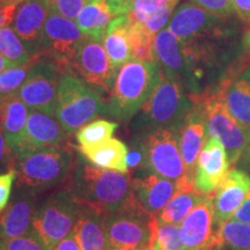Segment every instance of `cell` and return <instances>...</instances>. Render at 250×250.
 <instances>
[{
  "label": "cell",
  "mask_w": 250,
  "mask_h": 250,
  "mask_svg": "<svg viewBox=\"0 0 250 250\" xmlns=\"http://www.w3.org/2000/svg\"><path fill=\"white\" fill-rule=\"evenodd\" d=\"M68 188L80 205L104 215L136 202L129 173L76 165Z\"/></svg>",
  "instance_id": "1"
},
{
  "label": "cell",
  "mask_w": 250,
  "mask_h": 250,
  "mask_svg": "<svg viewBox=\"0 0 250 250\" xmlns=\"http://www.w3.org/2000/svg\"><path fill=\"white\" fill-rule=\"evenodd\" d=\"M161 80L158 62L130 61L116 76L107 110L120 121H129L148 101Z\"/></svg>",
  "instance_id": "2"
},
{
  "label": "cell",
  "mask_w": 250,
  "mask_h": 250,
  "mask_svg": "<svg viewBox=\"0 0 250 250\" xmlns=\"http://www.w3.org/2000/svg\"><path fill=\"white\" fill-rule=\"evenodd\" d=\"M14 170L19 186L37 192L70 186L76 164L68 147H46L18 153Z\"/></svg>",
  "instance_id": "3"
},
{
  "label": "cell",
  "mask_w": 250,
  "mask_h": 250,
  "mask_svg": "<svg viewBox=\"0 0 250 250\" xmlns=\"http://www.w3.org/2000/svg\"><path fill=\"white\" fill-rule=\"evenodd\" d=\"M193 102L180 81L162 76L152 96L143 108L134 127L144 133L158 129L180 131L191 111Z\"/></svg>",
  "instance_id": "4"
},
{
  "label": "cell",
  "mask_w": 250,
  "mask_h": 250,
  "mask_svg": "<svg viewBox=\"0 0 250 250\" xmlns=\"http://www.w3.org/2000/svg\"><path fill=\"white\" fill-rule=\"evenodd\" d=\"M104 109L100 95L88 83L70 71L62 74L58 83L55 116L65 132H76L102 115Z\"/></svg>",
  "instance_id": "5"
},
{
  "label": "cell",
  "mask_w": 250,
  "mask_h": 250,
  "mask_svg": "<svg viewBox=\"0 0 250 250\" xmlns=\"http://www.w3.org/2000/svg\"><path fill=\"white\" fill-rule=\"evenodd\" d=\"M159 219L138 201L104 215V226L112 250H148L154 247Z\"/></svg>",
  "instance_id": "6"
},
{
  "label": "cell",
  "mask_w": 250,
  "mask_h": 250,
  "mask_svg": "<svg viewBox=\"0 0 250 250\" xmlns=\"http://www.w3.org/2000/svg\"><path fill=\"white\" fill-rule=\"evenodd\" d=\"M80 208L81 205L67 187L58 189L37 205L33 229L46 248L52 250L62 240L73 234Z\"/></svg>",
  "instance_id": "7"
},
{
  "label": "cell",
  "mask_w": 250,
  "mask_h": 250,
  "mask_svg": "<svg viewBox=\"0 0 250 250\" xmlns=\"http://www.w3.org/2000/svg\"><path fill=\"white\" fill-rule=\"evenodd\" d=\"M190 98L201 102L208 137H217L224 144L229 162L235 165L245 154L249 134L228 110L219 86L197 95H190Z\"/></svg>",
  "instance_id": "8"
},
{
  "label": "cell",
  "mask_w": 250,
  "mask_h": 250,
  "mask_svg": "<svg viewBox=\"0 0 250 250\" xmlns=\"http://www.w3.org/2000/svg\"><path fill=\"white\" fill-rule=\"evenodd\" d=\"M179 132L158 129L145 133L137 144L143 154L140 168L176 184L190 183L186 177V167L179 147Z\"/></svg>",
  "instance_id": "9"
},
{
  "label": "cell",
  "mask_w": 250,
  "mask_h": 250,
  "mask_svg": "<svg viewBox=\"0 0 250 250\" xmlns=\"http://www.w3.org/2000/svg\"><path fill=\"white\" fill-rule=\"evenodd\" d=\"M65 72L51 59L37 58L17 95L30 110L52 116L56 112L58 83Z\"/></svg>",
  "instance_id": "10"
},
{
  "label": "cell",
  "mask_w": 250,
  "mask_h": 250,
  "mask_svg": "<svg viewBox=\"0 0 250 250\" xmlns=\"http://www.w3.org/2000/svg\"><path fill=\"white\" fill-rule=\"evenodd\" d=\"M83 39L85 35L76 22L59 15L49 14L43 27L36 59L49 58L64 71H70Z\"/></svg>",
  "instance_id": "11"
},
{
  "label": "cell",
  "mask_w": 250,
  "mask_h": 250,
  "mask_svg": "<svg viewBox=\"0 0 250 250\" xmlns=\"http://www.w3.org/2000/svg\"><path fill=\"white\" fill-rule=\"evenodd\" d=\"M221 18L208 13L192 2H184L175 9L168 29L181 43L201 42L221 33Z\"/></svg>",
  "instance_id": "12"
},
{
  "label": "cell",
  "mask_w": 250,
  "mask_h": 250,
  "mask_svg": "<svg viewBox=\"0 0 250 250\" xmlns=\"http://www.w3.org/2000/svg\"><path fill=\"white\" fill-rule=\"evenodd\" d=\"M73 68L89 85L111 92L117 72L101 42L85 36L77 50Z\"/></svg>",
  "instance_id": "13"
},
{
  "label": "cell",
  "mask_w": 250,
  "mask_h": 250,
  "mask_svg": "<svg viewBox=\"0 0 250 250\" xmlns=\"http://www.w3.org/2000/svg\"><path fill=\"white\" fill-rule=\"evenodd\" d=\"M230 167L224 144L217 137H208L197 159L193 187L205 196H212Z\"/></svg>",
  "instance_id": "14"
},
{
  "label": "cell",
  "mask_w": 250,
  "mask_h": 250,
  "mask_svg": "<svg viewBox=\"0 0 250 250\" xmlns=\"http://www.w3.org/2000/svg\"><path fill=\"white\" fill-rule=\"evenodd\" d=\"M19 187L22 189L0 213V240L22 236L33 230V219L40 192L22 186Z\"/></svg>",
  "instance_id": "15"
},
{
  "label": "cell",
  "mask_w": 250,
  "mask_h": 250,
  "mask_svg": "<svg viewBox=\"0 0 250 250\" xmlns=\"http://www.w3.org/2000/svg\"><path fill=\"white\" fill-rule=\"evenodd\" d=\"M191 100L193 107L179 132V147L186 167L187 180L193 183L197 159L208 139V127L201 102Z\"/></svg>",
  "instance_id": "16"
},
{
  "label": "cell",
  "mask_w": 250,
  "mask_h": 250,
  "mask_svg": "<svg viewBox=\"0 0 250 250\" xmlns=\"http://www.w3.org/2000/svg\"><path fill=\"white\" fill-rule=\"evenodd\" d=\"M213 195L196 206L184 219L181 226V237L186 250H214Z\"/></svg>",
  "instance_id": "17"
},
{
  "label": "cell",
  "mask_w": 250,
  "mask_h": 250,
  "mask_svg": "<svg viewBox=\"0 0 250 250\" xmlns=\"http://www.w3.org/2000/svg\"><path fill=\"white\" fill-rule=\"evenodd\" d=\"M250 191V176L246 171L228 170L213 193L214 227L226 223L239 210Z\"/></svg>",
  "instance_id": "18"
},
{
  "label": "cell",
  "mask_w": 250,
  "mask_h": 250,
  "mask_svg": "<svg viewBox=\"0 0 250 250\" xmlns=\"http://www.w3.org/2000/svg\"><path fill=\"white\" fill-rule=\"evenodd\" d=\"M68 134L50 115L31 110L28 115L22 151L46 147H67Z\"/></svg>",
  "instance_id": "19"
},
{
  "label": "cell",
  "mask_w": 250,
  "mask_h": 250,
  "mask_svg": "<svg viewBox=\"0 0 250 250\" xmlns=\"http://www.w3.org/2000/svg\"><path fill=\"white\" fill-rule=\"evenodd\" d=\"M132 189L136 199L148 213L160 215L176 192L177 186L159 175L146 173L133 177Z\"/></svg>",
  "instance_id": "20"
},
{
  "label": "cell",
  "mask_w": 250,
  "mask_h": 250,
  "mask_svg": "<svg viewBox=\"0 0 250 250\" xmlns=\"http://www.w3.org/2000/svg\"><path fill=\"white\" fill-rule=\"evenodd\" d=\"M46 18L48 11L42 0H23L14 14L13 29L23 43H26L35 59Z\"/></svg>",
  "instance_id": "21"
},
{
  "label": "cell",
  "mask_w": 250,
  "mask_h": 250,
  "mask_svg": "<svg viewBox=\"0 0 250 250\" xmlns=\"http://www.w3.org/2000/svg\"><path fill=\"white\" fill-rule=\"evenodd\" d=\"M228 110L250 137V67L219 83Z\"/></svg>",
  "instance_id": "22"
},
{
  "label": "cell",
  "mask_w": 250,
  "mask_h": 250,
  "mask_svg": "<svg viewBox=\"0 0 250 250\" xmlns=\"http://www.w3.org/2000/svg\"><path fill=\"white\" fill-rule=\"evenodd\" d=\"M154 57L161 68L162 76L171 78L184 83L187 65L182 44L177 37L168 29H162L154 37Z\"/></svg>",
  "instance_id": "23"
},
{
  "label": "cell",
  "mask_w": 250,
  "mask_h": 250,
  "mask_svg": "<svg viewBox=\"0 0 250 250\" xmlns=\"http://www.w3.org/2000/svg\"><path fill=\"white\" fill-rule=\"evenodd\" d=\"M28 115L27 105L17 94L6 98L0 104V129L14 154L22 149Z\"/></svg>",
  "instance_id": "24"
},
{
  "label": "cell",
  "mask_w": 250,
  "mask_h": 250,
  "mask_svg": "<svg viewBox=\"0 0 250 250\" xmlns=\"http://www.w3.org/2000/svg\"><path fill=\"white\" fill-rule=\"evenodd\" d=\"M73 236L81 250H112L104 226V214L81 205Z\"/></svg>",
  "instance_id": "25"
},
{
  "label": "cell",
  "mask_w": 250,
  "mask_h": 250,
  "mask_svg": "<svg viewBox=\"0 0 250 250\" xmlns=\"http://www.w3.org/2000/svg\"><path fill=\"white\" fill-rule=\"evenodd\" d=\"M79 151L95 167L129 173V148L121 140L110 138L95 145L80 146Z\"/></svg>",
  "instance_id": "26"
},
{
  "label": "cell",
  "mask_w": 250,
  "mask_h": 250,
  "mask_svg": "<svg viewBox=\"0 0 250 250\" xmlns=\"http://www.w3.org/2000/svg\"><path fill=\"white\" fill-rule=\"evenodd\" d=\"M129 14L115 18L109 24L103 39V46L107 52L114 70H117L131 61V46L129 40Z\"/></svg>",
  "instance_id": "27"
},
{
  "label": "cell",
  "mask_w": 250,
  "mask_h": 250,
  "mask_svg": "<svg viewBox=\"0 0 250 250\" xmlns=\"http://www.w3.org/2000/svg\"><path fill=\"white\" fill-rule=\"evenodd\" d=\"M208 197L197 191L193 184L177 186V190L173 198L165 206L159 215V221L173 225L182 224L190 212L202 202H204Z\"/></svg>",
  "instance_id": "28"
},
{
  "label": "cell",
  "mask_w": 250,
  "mask_h": 250,
  "mask_svg": "<svg viewBox=\"0 0 250 250\" xmlns=\"http://www.w3.org/2000/svg\"><path fill=\"white\" fill-rule=\"evenodd\" d=\"M114 19L105 0H92L77 18V24L86 37L101 42Z\"/></svg>",
  "instance_id": "29"
},
{
  "label": "cell",
  "mask_w": 250,
  "mask_h": 250,
  "mask_svg": "<svg viewBox=\"0 0 250 250\" xmlns=\"http://www.w3.org/2000/svg\"><path fill=\"white\" fill-rule=\"evenodd\" d=\"M0 55L7 59L12 67L24 66L36 61L23 41L8 26L0 29Z\"/></svg>",
  "instance_id": "30"
},
{
  "label": "cell",
  "mask_w": 250,
  "mask_h": 250,
  "mask_svg": "<svg viewBox=\"0 0 250 250\" xmlns=\"http://www.w3.org/2000/svg\"><path fill=\"white\" fill-rule=\"evenodd\" d=\"M214 239L219 248L250 250V225L228 220L215 228Z\"/></svg>",
  "instance_id": "31"
},
{
  "label": "cell",
  "mask_w": 250,
  "mask_h": 250,
  "mask_svg": "<svg viewBox=\"0 0 250 250\" xmlns=\"http://www.w3.org/2000/svg\"><path fill=\"white\" fill-rule=\"evenodd\" d=\"M130 17V15H129ZM129 40L131 46V61L154 62V36H152L140 22L130 17Z\"/></svg>",
  "instance_id": "32"
},
{
  "label": "cell",
  "mask_w": 250,
  "mask_h": 250,
  "mask_svg": "<svg viewBox=\"0 0 250 250\" xmlns=\"http://www.w3.org/2000/svg\"><path fill=\"white\" fill-rule=\"evenodd\" d=\"M118 124L105 120L94 121L77 131L76 138L80 146H90L110 139Z\"/></svg>",
  "instance_id": "33"
},
{
  "label": "cell",
  "mask_w": 250,
  "mask_h": 250,
  "mask_svg": "<svg viewBox=\"0 0 250 250\" xmlns=\"http://www.w3.org/2000/svg\"><path fill=\"white\" fill-rule=\"evenodd\" d=\"M33 62L20 67H9L0 74V104L6 98L18 93L26 80Z\"/></svg>",
  "instance_id": "34"
},
{
  "label": "cell",
  "mask_w": 250,
  "mask_h": 250,
  "mask_svg": "<svg viewBox=\"0 0 250 250\" xmlns=\"http://www.w3.org/2000/svg\"><path fill=\"white\" fill-rule=\"evenodd\" d=\"M154 248L158 250H186L179 225L159 221Z\"/></svg>",
  "instance_id": "35"
},
{
  "label": "cell",
  "mask_w": 250,
  "mask_h": 250,
  "mask_svg": "<svg viewBox=\"0 0 250 250\" xmlns=\"http://www.w3.org/2000/svg\"><path fill=\"white\" fill-rule=\"evenodd\" d=\"M49 14L77 20L85 6L92 0H42Z\"/></svg>",
  "instance_id": "36"
},
{
  "label": "cell",
  "mask_w": 250,
  "mask_h": 250,
  "mask_svg": "<svg viewBox=\"0 0 250 250\" xmlns=\"http://www.w3.org/2000/svg\"><path fill=\"white\" fill-rule=\"evenodd\" d=\"M0 250H49L37 235L35 230H31L26 235L13 237V239L0 240Z\"/></svg>",
  "instance_id": "37"
},
{
  "label": "cell",
  "mask_w": 250,
  "mask_h": 250,
  "mask_svg": "<svg viewBox=\"0 0 250 250\" xmlns=\"http://www.w3.org/2000/svg\"><path fill=\"white\" fill-rule=\"evenodd\" d=\"M180 0H134L129 15L137 22H143L148 15L167 6H176Z\"/></svg>",
  "instance_id": "38"
},
{
  "label": "cell",
  "mask_w": 250,
  "mask_h": 250,
  "mask_svg": "<svg viewBox=\"0 0 250 250\" xmlns=\"http://www.w3.org/2000/svg\"><path fill=\"white\" fill-rule=\"evenodd\" d=\"M175 7L176 6H167L159 11L154 12L151 15H148L143 22H140L145 28L146 30L151 34L152 36H156V34L160 33L164 29V27L168 23V21H170V17L175 12Z\"/></svg>",
  "instance_id": "39"
},
{
  "label": "cell",
  "mask_w": 250,
  "mask_h": 250,
  "mask_svg": "<svg viewBox=\"0 0 250 250\" xmlns=\"http://www.w3.org/2000/svg\"><path fill=\"white\" fill-rule=\"evenodd\" d=\"M191 2L218 18H228L235 13L232 0H191Z\"/></svg>",
  "instance_id": "40"
},
{
  "label": "cell",
  "mask_w": 250,
  "mask_h": 250,
  "mask_svg": "<svg viewBox=\"0 0 250 250\" xmlns=\"http://www.w3.org/2000/svg\"><path fill=\"white\" fill-rule=\"evenodd\" d=\"M15 177H17V171L14 169L0 174V213L8 205Z\"/></svg>",
  "instance_id": "41"
},
{
  "label": "cell",
  "mask_w": 250,
  "mask_h": 250,
  "mask_svg": "<svg viewBox=\"0 0 250 250\" xmlns=\"http://www.w3.org/2000/svg\"><path fill=\"white\" fill-rule=\"evenodd\" d=\"M15 159H17V155L8 147L4 133L0 129V170L14 169Z\"/></svg>",
  "instance_id": "42"
},
{
  "label": "cell",
  "mask_w": 250,
  "mask_h": 250,
  "mask_svg": "<svg viewBox=\"0 0 250 250\" xmlns=\"http://www.w3.org/2000/svg\"><path fill=\"white\" fill-rule=\"evenodd\" d=\"M109 9H110L111 14L115 18L120 17V15L129 14L132 9V5L134 0H105Z\"/></svg>",
  "instance_id": "43"
},
{
  "label": "cell",
  "mask_w": 250,
  "mask_h": 250,
  "mask_svg": "<svg viewBox=\"0 0 250 250\" xmlns=\"http://www.w3.org/2000/svg\"><path fill=\"white\" fill-rule=\"evenodd\" d=\"M229 220L250 225V191L247 196L246 201L243 202V204L240 206L239 210L233 214V217Z\"/></svg>",
  "instance_id": "44"
},
{
  "label": "cell",
  "mask_w": 250,
  "mask_h": 250,
  "mask_svg": "<svg viewBox=\"0 0 250 250\" xmlns=\"http://www.w3.org/2000/svg\"><path fill=\"white\" fill-rule=\"evenodd\" d=\"M18 4L7 5L4 7H0V29L7 27L13 21L15 11H17Z\"/></svg>",
  "instance_id": "45"
},
{
  "label": "cell",
  "mask_w": 250,
  "mask_h": 250,
  "mask_svg": "<svg viewBox=\"0 0 250 250\" xmlns=\"http://www.w3.org/2000/svg\"><path fill=\"white\" fill-rule=\"evenodd\" d=\"M234 9L240 18L250 22V0H232Z\"/></svg>",
  "instance_id": "46"
},
{
  "label": "cell",
  "mask_w": 250,
  "mask_h": 250,
  "mask_svg": "<svg viewBox=\"0 0 250 250\" xmlns=\"http://www.w3.org/2000/svg\"><path fill=\"white\" fill-rule=\"evenodd\" d=\"M52 250H81V248L80 246L78 245L77 240L74 239L73 234H71L70 236L65 237L64 240H62V241L59 242Z\"/></svg>",
  "instance_id": "47"
},
{
  "label": "cell",
  "mask_w": 250,
  "mask_h": 250,
  "mask_svg": "<svg viewBox=\"0 0 250 250\" xmlns=\"http://www.w3.org/2000/svg\"><path fill=\"white\" fill-rule=\"evenodd\" d=\"M9 67H12V66H11V64L8 62L7 59H6L2 55H0V74H1L2 72H4L5 70H7V68H9Z\"/></svg>",
  "instance_id": "48"
},
{
  "label": "cell",
  "mask_w": 250,
  "mask_h": 250,
  "mask_svg": "<svg viewBox=\"0 0 250 250\" xmlns=\"http://www.w3.org/2000/svg\"><path fill=\"white\" fill-rule=\"evenodd\" d=\"M246 156L247 159V162L250 165V137H249V140H248V144H247V148L245 151V154H243Z\"/></svg>",
  "instance_id": "49"
},
{
  "label": "cell",
  "mask_w": 250,
  "mask_h": 250,
  "mask_svg": "<svg viewBox=\"0 0 250 250\" xmlns=\"http://www.w3.org/2000/svg\"><path fill=\"white\" fill-rule=\"evenodd\" d=\"M23 1V0H4L5 5H14V4H19V2Z\"/></svg>",
  "instance_id": "50"
},
{
  "label": "cell",
  "mask_w": 250,
  "mask_h": 250,
  "mask_svg": "<svg viewBox=\"0 0 250 250\" xmlns=\"http://www.w3.org/2000/svg\"><path fill=\"white\" fill-rule=\"evenodd\" d=\"M246 43H247V45H248V48L250 49V33L246 37Z\"/></svg>",
  "instance_id": "51"
},
{
  "label": "cell",
  "mask_w": 250,
  "mask_h": 250,
  "mask_svg": "<svg viewBox=\"0 0 250 250\" xmlns=\"http://www.w3.org/2000/svg\"><path fill=\"white\" fill-rule=\"evenodd\" d=\"M4 6H6L4 0H0V7H4Z\"/></svg>",
  "instance_id": "52"
},
{
  "label": "cell",
  "mask_w": 250,
  "mask_h": 250,
  "mask_svg": "<svg viewBox=\"0 0 250 250\" xmlns=\"http://www.w3.org/2000/svg\"><path fill=\"white\" fill-rule=\"evenodd\" d=\"M214 250H226L225 248H217V249H214Z\"/></svg>",
  "instance_id": "53"
},
{
  "label": "cell",
  "mask_w": 250,
  "mask_h": 250,
  "mask_svg": "<svg viewBox=\"0 0 250 250\" xmlns=\"http://www.w3.org/2000/svg\"><path fill=\"white\" fill-rule=\"evenodd\" d=\"M148 250H158V249H155L154 247H153V248H151V249H148Z\"/></svg>",
  "instance_id": "54"
}]
</instances>
